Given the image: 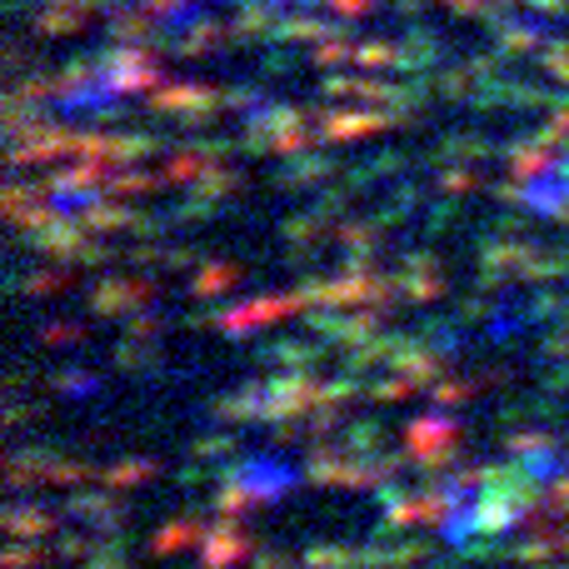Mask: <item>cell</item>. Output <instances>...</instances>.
<instances>
[{
	"label": "cell",
	"mask_w": 569,
	"mask_h": 569,
	"mask_svg": "<svg viewBox=\"0 0 569 569\" xmlns=\"http://www.w3.org/2000/svg\"><path fill=\"white\" fill-rule=\"evenodd\" d=\"M260 6H276V10H295V6H310V0H260Z\"/></svg>",
	"instance_id": "6da1fadb"
}]
</instances>
